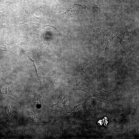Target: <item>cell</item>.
Instances as JSON below:
<instances>
[{
    "mask_svg": "<svg viewBox=\"0 0 139 139\" xmlns=\"http://www.w3.org/2000/svg\"><path fill=\"white\" fill-rule=\"evenodd\" d=\"M94 34L98 42L100 43L102 45H105L106 47V51L108 50L112 43L113 39L117 35L116 34H110L106 35L104 34L101 29L95 30L94 32Z\"/></svg>",
    "mask_w": 139,
    "mask_h": 139,
    "instance_id": "obj_1",
    "label": "cell"
},
{
    "mask_svg": "<svg viewBox=\"0 0 139 139\" xmlns=\"http://www.w3.org/2000/svg\"><path fill=\"white\" fill-rule=\"evenodd\" d=\"M13 107L11 106H8L6 109V112L7 115L10 116L13 113Z\"/></svg>",
    "mask_w": 139,
    "mask_h": 139,
    "instance_id": "obj_2",
    "label": "cell"
},
{
    "mask_svg": "<svg viewBox=\"0 0 139 139\" xmlns=\"http://www.w3.org/2000/svg\"><path fill=\"white\" fill-rule=\"evenodd\" d=\"M25 54L26 55V56L30 59V60H31V61H32V62L34 63V65H35V68H36V70L37 73V76H38L37 73V68H36V66H35V63H34V61L32 60V59H31L30 58H29V57L28 56H27V55H26V54Z\"/></svg>",
    "mask_w": 139,
    "mask_h": 139,
    "instance_id": "obj_3",
    "label": "cell"
},
{
    "mask_svg": "<svg viewBox=\"0 0 139 139\" xmlns=\"http://www.w3.org/2000/svg\"></svg>",
    "mask_w": 139,
    "mask_h": 139,
    "instance_id": "obj_4",
    "label": "cell"
}]
</instances>
